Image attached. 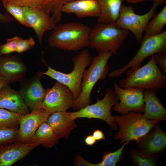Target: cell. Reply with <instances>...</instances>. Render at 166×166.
I'll use <instances>...</instances> for the list:
<instances>
[{
    "instance_id": "16",
    "label": "cell",
    "mask_w": 166,
    "mask_h": 166,
    "mask_svg": "<svg viewBox=\"0 0 166 166\" xmlns=\"http://www.w3.org/2000/svg\"><path fill=\"white\" fill-rule=\"evenodd\" d=\"M27 70L26 64L16 55L8 54L0 57V77L10 83L23 78Z\"/></svg>"
},
{
    "instance_id": "18",
    "label": "cell",
    "mask_w": 166,
    "mask_h": 166,
    "mask_svg": "<svg viewBox=\"0 0 166 166\" xmlns=\"http://www.w3.org/2000/svg\"><path fill=\"white\" fill-rule=\"evenodd\" d=\"M101 10L98 0H74L66 4L62 8L63 13L73 14L79 18L98 17Z\"/></svg>"
},
{
    "instance_id": "22",
    "label": "cell",
    "mask_w": 166,
    "mask_h": 166,
    "mask_svg": "<svg viewBox=\"0 0 166 166\" xmlns=\"http://www.w3.org/2000/svg\"><path fill=\"white\" fill-rule=\"evenodd\" d=\"M101 7V13L97 22L115 24L119 15L124 0H98Z\"/></svg>"
},
{
    "instance_id": "21",
    "label": "cell",
    "mask_w": 166,
    "mask_h": 166,
    "mask_svg": "<svg viewBox=\"0 0 166 166\" xmlns=\"http://www.w3.org/2000/svg\"><path fill=\"white\" fill-rule=\"evenodd\" d=\"M153 131L142 138L141 151L142 153L148 155L158 152L164 149L166 146V134L163 131L157 123Z\"/></svg>"
},
{
    "instance_id": "38",
    "label": "cell",
    "mask_w": 166,
    "mask_h": 166,
    "mask_svg": "<svg viewBox=\"0 0 166 166\" xmlns=\"http://www.w3.org/2000/svg\"><path fill=\"white\" fill-rule=\"evenodd\" d=\"M10 83L5 79L0 77V89L3 86L9 85Z\"/></svg>"
},
{
    "instance_id": "14",
    "label": "cell",
    "mask_w": 166,
    "mask_h": 166,
    "mask_svg": "<svg viewBox=\"0 0 166 166\" xmlns=\"http://www.w3.org/2000/svg\"><path fill=\"white\" fill-rule=\"evenodd\" d=\"M24 13L30 27L35 31L38 41L42 43L44 34L46 31L53 30L57 22L42 9L30 7H24Z\"/></svg>"
},
{
    "instance_id": "6",
    "label": "cell",
    "mask_w": 166,
    "mask_h": 166,
    "mask_svg": "<svg viewBox=\"0 0 166 166\" xmlns=\"http://www.w3.org/2000/svg\"><path fill=\"white\" fill-rule=\"evenodd\" d=\"M72 61L74 68L70 73H65L56 70L46 64L48 70L45 72L41 73L43 75H46L68 87L72 92L73 100H75L81 93V85L83 74L86 68L91 64L92 57L89 51L85 49L75 56Z\"/></svg>"
},
{
    "instance_id": "5",
    "label": "cell",
    "mask_w": 166,
    "mask_h": 166,
    "mask_svg": "<svg viewBox=\"0 0 166 166\" xmlns=\"http://www.w3.org/2000/svg\"><path fill=\"white\" fill-rule=\"evenodd\" d=\"M113 117L119 127L114 138L120 139L121 143L131 140L139 142L158 123L145 118L141 113L134 112Z\"/></svg>"
},
{
    "instance_id": "26",
    "label": "cell",
    "mask_w": 166,
    "mask_h": 166,
    "mask_svg": "<svg viewBox=\"0 0 166 166\" xmlns=\"http://www.w3.org/2000/svg\"><path fill=\"white\" fill-rule=\"evenodd\" d=\"M74 0H45L39 8L51 16L57 22L61 21L62 16V8L68 2Z\"/></svg>"
},
{
    "instance_id": "9",
    "label": "cell",
    "mask_w": 166,
    "mask_h": 166,
    "mask_svg": "<svg viewBox=\"0 0 166 166\" xmlns=\"http://www.w3.org/2000/svg\"><path fill=\"white\" fill-rule=\"evenodd\" d=\"M160 5L159 2L153 1V6L148 12L139 15L135 12L132 6L122 4L115 24L121 29L131 31L134 34L137 42L140 43L147 23L154 15L157 7Z\"/></svg>"
},
{
    "instance_id": "12",
    "label": "cell",
    "mask_w": 166,
    "mask_h": 166,
    "mask_svg": "<svg viewBox=\"0 0 166 166\" xmlns=\"http://www.w3.org/2000/svg\"><path fill=\"white\" fill-rule=\"evenodd\" d=\"M42 75L41 72H38L30 78L18 81L20 88L18 92L30 112L42 108L46 93L40 81Z\"/></svg>"
},
{
    "instance_id": "32",
    "label": "cell",
    "mask_w": 166,
    "mask_h": 166,
    "mask_svg": "<svg viewBox=\"0 0 166 166\" xmlns=\"http://www.w3.org/2000/svg\"><path fill=\"white\" fill-rule=\"evenodd\" d=\"M6 2L22 7H39L45 0H1Z\"/></svg>"
},
{
    "instance_id": "40",
    "label": "cell",
    "mask_w": 166,
    "mask_h": 166,
    "mask_svg": "<svg viewBox=\"0 0 166 166\" xmlns=\"http://www.w3.org/2000/svg\"><path fill=\"white\" fill-rule=\"evenodd\" d=\"M166 0H154L153 1H156L160 2V4H162L165 2Z\"/></svg>"
},
{
    "instance_id": "29",
    "label": "cell",
    "mask_w": 166,
    "mask_h": 166,
    "mask_svg": "<svg viewBox=\"0 0 166 166\" xmlns=\"http://www.w3.org/2000/svg\"><path fill=\"white\" fill-rule=\"evenodd\" d=\"M131 154L134 162L138 166H154L156 164L155 157L153 155H148L132 149Z\"/></svg>"
},
{
    "instance_id": "10",
    "label": "cell",
    "mask_w": 166,
    "mask_h": 166,
    "mask_svg": "<svg viewBox=\"0 0 166 166\" xmlns=\"http://www.w3.org/2000/svg\"><path fill=\"white\" fill-rule=\"evenodd\" d=\"M114 91L119 102L113 106L115 111L126 114L130 112L141 113L144 111V90L134 88H123L116 83L113 84Z\"/></svg>"
},
{
    "instance_id": "4",
    "label": "cell",
    "mask_w": 166,
    "mask_h": 166,
    "mask_svg": "<svg viewBox=\"0 0 166 166\" xmlns=\"http://www.w3.org/2000/svg\"><path fill=\"white\" fill-rule=\"evenodd\" d=\"M129 31L118 27L115 24L97 22L91 29L89 46L98 52L117 53L123 44Z\"/></svg>"
},
{
    "instance_id": "2",
    "label": "cell",
    "mask_w": 166,
    "mask_h": 166,
    "mask_svg": "<svg viewBox=\"0 0 166 166\" xmlns=\"http://www.w3.org/2000/svg\"><path fill=\"white\" fill-rule=\"evenodd\" d=\"M113 55L110 51L100 52L93 59L90 66L83 74L81 93L72 107L74 110L78 111L90 104L92 91L98 80L106 78L109 69L107 63Z\"/></svg>"
},
{
    "instance_id": "27",
    "label": "cell",
    "mask_w": 166,
    "mask_h": 166,
    "mask_svg": "<svg viewBox=\"0 0 166 166\" xmlns=\"http://www.w3.org/2000/svg\"><path fill=\"white\" fill-rule=\"evenodd\" d=\"M21 115L0 108V127L17 128Z\"/></svg>"
},
{
    "instance_id": "28",
    "label": "cell",
    "mask_w": 166,
    "mask_h": 166,
    "mask_svg": "<svg viewBox=\"0 0 166 166\" xmlns=\"http://www.w3.org/2000/svg\"><path fill=\"white\" fill-rule=\"evenodd\" d=\"M2 2L7 12L11 14L21 24L30 27L25 16L24 7L6 2Z\"/></svg>"
},
{
    "instance_id": "33",
    "label": "cell",
    "mask_w": 166,
    "mask_h": 166,
    "mask_svg": "<svg viewBox=\"0 0 166 166\" xmlns=\"http://www.w3.org/2000/svg\"><path fill=\"white\" fill-rule=\"evenodd\" d=\"M35 44L34 39L32 37H29L26 40L22 38L18 43L16 52L19 54L22 53L33 48Z\"/></svg>"
},
{
    "instance_id": "41",
    "label": "cell",
    "mask_w": 166,
    "mask_h": 166,
    "mask_svg": "<svg viewBox=\"0 0 166 166\" xmlns=\"http://www.w3.org/2000/svg\"><path fill=\"white\" fill-rule=\"evenodd\" d=\"M1 56L0 54V57Z\"/></svg>"
},
{
    "instance_id": "31",
    "label": "cell",
    "mask_w": 166,
    "mask_h": 166,
    "mask_svg": "<svg viewBox=\"0 0 166 166\" xmlns=\"http://www.w3.org/2000/svg\"><path fill=\"white\" fill-rule=\"evenodd\" d=\"M21 37L15 36L7 39L6 43L0 45L1 56L8 55L16 52L18 43L22 39Z\"/></svg>"
},
{
    "instance_id": "19",
    "label": "cell",
    "mask_w": 166,
    "mask_h": 166,
    "mask_svg": "<svg viewBox=\"0 0 166 166\" xmlns=\"http://www.w3.org/2000/svg\"><path fill=\"white\" fill-rule=\"evenodd\" d=\"M46 122L59 139L62 137L68 138L71 131L78 127L75 119L71 117L70 112L66 111L50 114Z\"/></svg>"
},
{
    "instance_id": "34",
    "label": "cell",
    "mask_w": 166,
    "mask_h": 166,
    "mask_svg": "<svg viewBox=\"0 0 166 166\" xmlns=\"http://www.w3.org/2000/svg\"><path fill=\"white\" fill-rule=\"evenodd\" d=\"M156 64L162 72L166 75V52L154 54Z\"/></svg>"
},
{
    "instance_id": "35",
    "label": "cell",
    "mask_w": 166,
    "mask_h": 166,
    "mask_svg": "<svg viewBox=\"0 0 166 166\" xmlns=\"http://www.w3.org/2000/svg\"><path fill=\"white\" fill-rule=\"evenodd\" d=\"M13 19L8 12L2 14L0 12V23L6 24L12 21Z\"/></svg>"
},
{
    "instance_id": "11",
    "label": "cell",
    "mask_w": 166,
    "mask_h": 166,
    "mask_svg": "<svg viewBox=\"0 0 166 166\" xmlns=\"http://www.w3.org/2000/svg\"><path fill=\"white\" fill-rule=\"evenodd\" d=\"M74 101L71 90L66 86L57 81L51 88H47L42 108L50 114L66 111L72 108Z\"/></svg>"
},
{
    "instance_id": "7",
    "label": "cell",
    "mask_w": 166,
    "mask_h": 166,
    "mask_svg": "<svg viewBox=\"0 0 166 166\" xmlns=\"http://www.w3.org/2000/svg\"><path fill=\"white\" fill-rule=\"evenodd\" d=\"M140 46L135 56L121 68L110 73L109 76L116 78L121 76L128 70L126 74L142 66L144 60L148 57L158 53L166 52V31L157 35L143 36Z\"/></svg>"
},
{
    "instance_id": "1",
    "label": "cell",
    "mask_w": 166,
    "mask_h": 166,
    "mask_svg": "<svg viewBox=\"0 0 166 166\" xmlns=\"http://www.w3.org/2000/svg\"><path fill=\"white\" fill-rule=\"evenodd\" d=\"M91 28L82 23L73 22L59 24L53 29L48 40L52 47L77 51L89 46Z\"/></svg>"
},
{
    "instance_id": "25",
    "label": "cell",
    "mask_w": 166,
    "mask_h": 166,
    "mask_svg": "<svg viewBox=\"0 0 166 166\" xmlns=\"http://www.w3.org/2000/svg\"><path fill=\"white\" fill-rule=\"evenodd\" d=\"M166 24V5L161 10L153 17L152 20L148 22L145 28L144 36L156 35L162 33Z\"/></svg>"
},
{
    "instance_id": "13",
    "label": "cell",
    "mask_w": 166,
    "mask_h": 166,
    "mask_svg": "<svg viewBox=\"0 0 166 166\" xmlns=\"http://www.w3.org/2000/svg\"><path fill=\"white\" fill-rule=\"evenodd\" d=\"M50 114L43 108L22 115L17 141L27 143H31L35 133L39 126L46 122Z\"/></svg>"
},
{
    "instance_id": "30",
    "label": "cell",
    "mask_w": 166,
    "mask_h": 166,
    "mask_svg": "<svg viewBox=\"0 0 166 166\" xmlns=\"http://www.w3.org/2000/svg\"><path fill=\"white\" fill-rule=\"evenodd\" d=\"M18 133L17 128L0 127V145L17 141Z\"/></svg>"
},
{
    "instance_id": "3",
    "label": "cell",
    "mask_w": 166,
    "mask_h": 166,
    "mask_svg": "<svg viewBox=\"0 0 166 166\" xmlns=\"http://www.w3.org/2000/svg\"><path fill=\"white\" fill-rule=\"evenodd\" d=\"M126 78L120 80L119 85L123 88H134L156 92L166 85V75L159 69L155 61L154 55L143 66L126 74Z\"/></svg>"
},
{
    "instance_id": "24",
    "label": "cell",
    "mask_w": 166,
    "mask_h": 166,
    "mask_svg": "<svg viewBox=\"0 0 166 166\" xmlns=\"http://www.w3.org/2000/svg\"><path fill=\"white\" fill-rule=\"evenodd\" d=\"M59 140L51 127L45 122L38 129L32 142H38L45 148H51L57 144Z\"/></svg>"
},
{
    "instance_id": "36",
    "label": "cell",
    "mask_w": 166,
    "mask_h": 166,
    "mask_svg": "<svg viewBox=\"0 0 166 166\" xmlns=\"http://www.w3.org/2000/svg\"><path fill=\"white\" fill-rule=\"evenodd\" d=\"M92 135L97 141L105 139L103 132L101 130L98 129L95 130L93 132Z\"/></svg>"
},
{
    "instance_id": "39",
    "label": "cell",
    "mask_w": 166,
    "mask_h": 166,
    "mask_svg": "<svg viewBox=\"0 0 166 166\" xmlns=\"http://www.w3.org/2000/svg\"><path fill=\"white\" fill-rule=\"evenodd\" d=\"M127 2L133 3H137L146 0H151L153 1L154 0H125Z\"/></svg>"
},
{
    "instance_id": "8",
    "label": "cell",
    "mask_w": 166,
    "mask_h": 166,
    "mask_svg": "<svg viewBox=\"0 0 166 166\" xmlns=\"http://www.w3.org/2000/svg\"><path fill=\"white\" fill-rule=\"evenodd\" d=\"M118 102L114 91L108 88L102 99H98L93 104L88 105L78 111L70 112V115L74 119L79 118L101 119L106 122L113 130H116L117 129V123L111 114V110Z\"/></svg>"
},
{
    "instance_id": "37",
    "label": "cell",
    "mask_w": 166,
    "mask_h": 166,
    "mask_svg": "<svg viewBox=\"0 0 166 166\" xmlns=\"http://www.w3.org/2000/svg\"><path fill=\"white\" fill-rule=\"evenodd\" d=\"M97 140L93 135H89L87 136L85 139V142L86 145L92 146L96 142Z\"/></svg>"
},
{
    "instance_id": "23",
    "label": "cell",
    "mask_w": 166,
    "mask_h": 166,
    "mask_svg": "<svg viewBox=\"0 0 166 166\" xmlns=\"http://www.w3.org/2000/svg\"><path fill=\"white\" fill-rule=\"evenodd\" d=\"M129 142H125L119 149L114 152L105 153L103 156L102 161L99 163L93 164L89 162L78 154L75 157L74 164L76 166H115L120 160L124 147Z\"/></svg>"
},
{
    "instance_id": "20",
    "label": "cell",
    "mask_w": 166,
    "mask_h": 166,
    "mask_svg": "<svg viewBox=\"0 0 166 166\" xmlns=\"http://www.w3.org/2000/svg\"><path fill=\"white\" fill-rule=\"evenodd\" d=\"M153 90L146 89L144 92V108L143 116L145 118L158 122L165 121L166 109Z\"/></svg>"
},
{
    "instance_id": "15",
    "label": "cell",
    "mask_w": 166,
    "mask_h": 166,
    "mask_svg": "<svg viewBox=\"0 0 166 166\" xmlns=\"http://www.w3.org/2000/svg\"><path fill=\"white\" fill-rule=\"evenodd\" d=\"M38 142L24 143L16 141L0 145V166H11L40 145Z\"/></svg>"
},
{
    "instance_id": "17",
    "label": "cell",
    "mask_w": 166,
    "mask_h": 166,
    "mask_svg": "<svg viewBox=\"0 0 166 166\" xmlns=\"http://www.w3.org/2000/svg\"><path fill=\"white\" fill-rule=\"evenodd\" d=\"M0 108L21 115L31 112L18 91L12 89L9 85L0 89Z\"/></svg>"
}]
</instances>
